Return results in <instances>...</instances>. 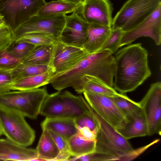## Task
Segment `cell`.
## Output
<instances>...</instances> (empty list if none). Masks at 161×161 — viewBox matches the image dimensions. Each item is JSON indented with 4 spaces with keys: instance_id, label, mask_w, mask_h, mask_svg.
Here are the masks:
<instances>
[{
    "instance_id": "cell-31",
    "label": "cell",
    "mask_w": 161,
    "mask_h": 161,
    "mask_svg": "<svg viewBox=\"0 0 161 161\" xmlns=\"http://www.w3.org/2000/svg\"><path fill=\"white\" fill-rule=\"evenodd\" d=\"M124 33L120 29H112L110 33L101 50H108L113 54L115 53L119 48V45Z\"/></svg>"
},
{
    "instance_id": "cell-11",
    "label": "cell",
    "mask_w": 161,
    "mask_h": 161,
    "mask_svg": "<svg viewBox=\"0 0 161 161\" xmlns=\"http://www.w3.org/2000/svg\"><path fill=\"white\" fill-rule=\"evenodd\" d=\"M147 126V135L161 133V83L152 84L147 93L139 102Z\"/></svg>"
},
{
    "instance_id": "cell-30",
    "label": "cell",
    "mask_w": 161,
    "mask_h": 161,
    "mask_svg": "<svg viewBox=\"0 0 161 161\" xmlns=\"http://www.w3.org/2000/svg\"><path fill=\"white\" fill-rule=\"evenodd\" d=\"M48 131L60 152L55 161L69 160L71 156L69 152L68 142L62 137L55 132L50 130Z\"/></svg>"
},
{
    "instance_id": "cell-3",
    "label": "cell",
    "mask_w": 161,
    "mask_h": 161,
    "mask_svg": "<svg viewBox=\"0 0 161 161\" xmlns=\"http://www.w3.org/2000/svg\"><path fill=\"white\" fill-rule=\"evenodd\" d=\"M46 88L9 91L0 94V107L18 112L25 117L36 119L48 94Z\"/></svg>"
},
{
    "instance_id": "cell-15",
    "label": "cell",
    "mask_w": 161,
    "mask_h": 161,
    "mask_svg": "<svg viewBox=\"0 0 161 161\" xmlns=\"http://www.w3.org/2000/svg\"><path fill=\"white\" fill-rule=\"evenodd\" d=\"M88 26L89 24L75 11L66 15L64 27L58 40L69 45L83 47Z\"/></svg>"
},
{
    "instance_id": "cell-40",
    "label": "cell",
    "mask_w": 161,
    "mask_h": 161,
    "mask_svg": "<svg viewBox=\"0 0 161 161\" xmlns=\"http://www.w3.org/2000/svg\"><path fill=\"white\" fill-rule=\"evenodd\" d=\"M5 25V23L3 16L0 14V26Z\"/></svg>"
},
{
    "instance_id": "cell-38",
    "label": "cell",
    "mask_w": 161,
    "mask_h": 161,
    "mask_svg": "<svg viewBox=\"0 0 161 161\" xmlns=\"http://www.w3.org/2000/svg\"><path fill=\"white\" fill-rule=\"evenodd\" d=\"M78 128V133L81 136L85 139L95 141L98 131L97 128L94 131H92L86 127H84Z\"/></svg>"
},
{
    "instance_id": "cell-13",
    "label": "cell",
    "mask_w": 161,
    "mask_h": 161,
    "mask_svg": "<svg viewBox=\"0 0 161 161\" xmlns=\"http://www.w3.org/2000/svg\"><path fill=\"white\" fill-rule=\"evenodd\" d=\"M152 39L156 45L161 43V5L147 18L132 30L124 33L119 48L129 44L141 37Z\"/></svg>"
},
{
    "instance_id": "cell-29",
    "label": "cell",
    "mask_w": 161,
    "mask_h": 161,
    "mask_svg": "<svg viewBox=\"0 0 161 161\" xmlns=\"http://www.w3.org/2000/svg\"><path fill=\"white\" fill-rule=\"evenodd\" d=\"M36 45L14 40L6 49L11 56L21 60L26 57Z\"/></svg>"
},
{
    "instance_id": "cell-41",
    "label": "cell",
    "mask_w": 161,
    "mask_h": 161,
    "mask_svg": "<svg viewBox=\"0 0 161 161\" xmlns=\"http://www.w3.org/2000/svg\"><path fill=\"white\" fill-rule=\"evenodd\" d=\"M3 135L2 131L0 125V136Z\"/></svg>"
},
{
    "instance_id": "cell-21",
    "label": "cell",
    "mask_w": 161,
    "mask_h": 161,
    "mask_svg": "<svg viewBox=\"0 0 161 161\" xmlns=\"http://www.w3.org/2000/svg\"><path fill=\"white\" fill-rule=\"evenodd\" d=\"M42 130L36 149L38 158L34 161H55L59 154V151L48 130Z\"/></svg>"
},
{
    "instance_id": "cell-42",
    "label": "cell",
    "mask_w": 161,
    "mask_h": 161,
    "mask_svg": "<svg viewBox=\"0 0 161 161\" xmlns=\"http://www.w3.org/2000/svg\"><path fill=\"white\" fill-rule=\"evenodd\" d=\"M86 0H80L81 3L82 4Z\"/></svg>"
},
{
    "instance_id": "cell-12",
    "label": "cell",
    "mask_w": 161,
    "mask_h": 161,
    "mask_svg": "<svg viewBox=\"0 0 161 161\" xmlns=\"http://www.w3.org/2000/svg\"><path fill=\"white\" fill-rule=\"evenodd\" d=\"M89 54L83 47L69 45L56 40L53 43L50 65L54 75L72 68Z\"/></svg>"
},
{
    "instance_id": "cell-1",
    "label": "cell",
    "mask_w": 161,
    "mask_h": 161,
    "mask_svg": "<svg viewBox=\"0 0 161 161\" xmlns=\"http://www.w3.org/2000/svg\"><path fill=\"white\" fill-rule=\"evenodd\" d=\"M148 55L141 43L130 45L115 53L113 87L116 90L124 94L133 91L151 76Z\"/></svg>"
},
{
    "instance_id": "cell-26",
    "label": "cell",
    "mask_w": 161,
    "mask_h": 161,
    "mask_svg": "<svg viewBox=\"0 0 161 161\" xmlns=\"http://www.w3.org/2000/svg\"><path fill=\"white\" fill-rule=\"evenodd\" d=\"M52 71L50 64H23L20 63L11 70L13 82L23 78L36 75Z\"/></svg>"
},
{
    "instance_id": "cell-18",
    "label": "cell",
    "mask_w": 161,
    "mask_h": 161,
    "mask_svg": "<svg viewBox=\"0 0 161 161\" xmlns=\"http://www.w3.org/2000/svg\"><path fill=\"white\" fill-rule=\"evenodd\" d=\"M42 130L46 129L62 137L67 142L73 135L77 133L78 128L75 119L64 117L47 118L42 122Z\"/></svg>"
},
{
    "instance_id": "cell-2",
    "label": "cell",
    "mask_w": 161,
    "mask_h": 161,
    "mask_svg": "<svg viewBox=\"0 0 161 161\" xmlns=\"http://www.w3.org/2000/svg\"><path fill=\"white\" fill-rule=\"evenodd\" d=\"M113 70L110 57L105 51H100L89 54L69 70L54 74L49 83L58 91L70 87L75 90L84 75L94 76L106 82L110 78Z\"/></svg>"
},
{
    "instance_id": "cell-22",
    "label": "cell",
    "mask_w": 161,
    "mask_h": 161,
    "mask_svg": "<svg viewBox=\"0 0 161 161\" xmlns=\"http://www.w3.org/2000/svg\"><path fill=\"white\" fill-rule=\"evenodd\" d=\"M54 75L52 71L41 74L25 77L14 81L11 86V90H26L39 88L49 83V80Z\"/></svg>"
},
{
    "instance_id": "cell-10",
    "label": "cell",
    "mask_w": 161,
    "mask_h": 161,
    "mask_svg": "<svg viewBox=\"0 0 161 161\" xmlns=\"http://www.w3.org/2000/svg\"><path fill=\"white\" fill-rule=\"evenodd\" d=\"M83 93L90 106L115 130L121 129L125 126L128 120L111 97L86 92Z\"/></svg>"
},
{
    "instance_id": "cell-27",
    "label": "cell",
    "mask_w": 161,
    "mask_h": 161,
    "mask_svg": "<svg viewBox=\"0 0 161 161\" xmlns=\"http://www.w3.org/2000/svg\"><path fill=\"white\" fill-rule=\"evenodd\" d=\"M111 98L128 119L142 110L139 103L132 100L125 94L120 93L119 95Z\"/></svg>"
},
{
    "instance_id": "cell-7",
    "label": "cell",
    "mask_w": 161,
    "mask_h": 161,
    "mask_svg": "<svg viewBox=\"0 0 161 161\" xmlns=\"http://www.w3.org/2000/svg\"><path fill=\"white\" fill-rule=\"evenodd\" d=\"M25 117L18 112L0 107V125L3 135L15 143L27 147L34 142L35 133Z\"/></svg>"
},
{
    "instance_id": "cell-24",
    "label": "cell",
    "mask_w": 161,
    "mask_h": 161,
    "mask_svg": "<svg viewBox=\"0 0 161 161\" xmlns=\"http://www.w3.org/2000/svg\"><path fill=\"white\" fill-rule=\"evenodd\" d=\"M68 143L70 154L74 157L92 153L96 150V141L85 139L78 133L71 137Z\"/></svg>"
},
{
    "instance_id": "cell-19",
    "label": "cell",
    "mask_w": 161,
    "mask_h": 161,
    "mask_svg": "<svg viewBox=\"0 0 161 161\" xmlns=\"http://www.w3.org/2000/svg\"><path fill=\"white\" fill-rule=\"evenodd\" d=\"M74 90L79 94L86 92L109 97L117 96L120 94L113 87L108 85L98 77L88 75H84L81 79Z\"/></svg>"
},
{
    "instance_id": "cell-4",
    "label": "cell",
    "mask_w": 161,
    "mask_h": 161,
    "mask_svg": "<svg viewBox=\"0 0 161 161\" xmlns=\"http://www.w3.org/2000/svg\"><path fill=\"white\" fill-rule=\"evenodd\" d=\"M87 109L80 95L61 91L48 94L42 104L40 114L46 117L75 119L87 112Z\"/></svg>"
},
{
    "instance_id": "cell-8",
    "label": "cell",
    "mask_w": 161,
    "mask_h": 161,
    "mask_svg": "<svg viewBox=\"0 0 161 161\" xmlns=\"http://www.w3.org/2000/svg\"><path fill=\"white\" fill-rule=\"evenodd\" d=\"M46 3L45 0H0V14L13 32L37 15Z\"/></svg>"
},
{
    "instance_id": "cell-14",
    "label": "cell",
    "mask_w": 161,
    "mask_h": 161,
    "mask_svg": "<svg viewBox=\"0 0 161 161\" xmlns=\"http://www.w3.org/2000/svg\"><path fill=\"white\" fill-rule=\"evenodd\" d=\"M113 8L110 0H86L76 11L88 23L111 28Z\"/></svg>"
},
{
    "instance_id": "cell-34",
    "label": "cell",
    "mask_w": 161,
    "mask_h": 161,
    "mask_svg": "<svg viewBox=\"0 0 161 161\" xmlns=\"http://www.w3.org/2000/svg\"><path fill=\"white\" fill-rule=\"evenodd\" d=\"M75 121L78 128L86 127L92 131L97 128L95 120L89 110L87 112L75 119Z\"/></svg>"
},
{
    "instance_id": "cell-5",
    "label": "cell",
    "mask_w": 161,
    "mask_h": 161,
    "mask_svg": "<svg viewBox=\"0 0 161 161\" xmlns=\"http://www.w3.org/2000/svg\"><path fill=\"white\" fill-rule=\"evenodd\" d=\"M81 97L98 127L95 152L110 155L116 158L132 149L128 140L117 132L90 106L85 98Z\"/></svg>"
},
{
    "instance_id": "cell-25",
    "label": "cell",
    "mask_w": 161,
    "mask_h": 161,
    "mask_svg": "<svg viewBox=\"0 0 161 161\" xmlns=\"http://www.w3.org/2000/svg\"><path fill=\"white\" fill-rule=\"evenodd\" d=\"M82 4H76L60 0L51 1L46 2L37 15L44 16L66 15L75 12Z\"/></svg>"
},
{
    "instance_id": "cell-23",
    "label": "cell",
    "mask_w": 161,
    "mask_h": 161,
    "mask_svg": "<svg viewBox=\"0 0 161 161\" xmlns=\"http://www.w3.org/2000/svg\"><path fill=\"white\" fill-rule=\"evenodd\" d=\"M53 48V44L36 45L28 55L22 60L21 63L50 65Z\"/></svg>"
},
{
    "instance_id": "cell-37",
    "label": "cell",
    "mask_w": 161,
    "mask_h": 161,
    "mask_svg": "<svg viewBox=\"0 0 161 161\" xmlns=\"http://www.w3.org/2000/svg\"><path fill=\"white\" fill-rule=\"evenodd\" d=\"M116 158L110 155L95 152L80 157H74L69 160L109 161H115Z\"/></svg>"
},
{
    "instance_id": "cell-17",
    "label": "cell",
    "mask_w": 161,
    "mask_h": 161,
    "mask_svg": "<svg viewBox=\"0 0 161 161\" xmlns=\"http://www.w3.org/2000/svg\"><path fill=\"white\" fill-rule=\"evenodd\" d=\"M111 29L108 26L95 23L89 24L87 35L83 48L89 54L101 51Z\"/></svg>"
},
{
    "instance_id": "cell-35",
    "label": "cell",
    "mask_w": 161,
    "mask_h": 161,
    "mask_svg": "<svg viewBox=\"0 0 161 161\" xmlns=\"http://www.w3.org/2000/svg\"><path fill=\"white\" fill-rule=\"evenodd\" d=\"M14 40L12 31L8 26H0V51L7 48Z\"/></svg>"
},
{
    "instance_id": "cell-32",
    "label": "cell",
    "mask_w": 161,
    "mask_h": 161,
    "mask_svg": "<svg viewBox=\"0 0 161 161\" xmlns=\"http://www.w3.org/2000/svg\"><path fill=\"white\" fill-rule=\"evenodd\" d=\"M8 52L6 48L0 51V70H12L21 62Z\"/></svg>"
},
{
    "instance_id": "cell-39",
    "label": "cell",
    "mask_w": 161,
    "mask_h": 161,
    "mask_svg": "<svg viewBox=\"0 0 161 161\" xmlns=\"http://www.w3.org/2000/svg\"><path fill=\"white\" fill-rule=\"evenodd\" d=\"M64 2H69L76 4L79 5L82 4L80 0H60Z\"/></svg>"
},
{
    "instance_id": "cell-6",
    "label": "cell",
    "mask_w": 161,
    "mask_h": 161,
    "mask_svg": "<svg viewBox=\"0 0 161 161\" xmlns=\"http://www.w3.org/2000/svg\"><path fill=\"white\" fill-rule=\"evenodd\" d=\"M161 5V0H128L113 19L112 29L124 32L136 27Z\"/></svg>"
},
{
    "instance_id": "cell-16",
    "label": "cell",
    "mask_w": 161,
    "mask_h": 161,
    "mask_svg": "<svg viewBox=\"0 0 161 161\" xmlns=\"http://www.w3.org/2000/svg\"><path fill=\"white\" fill-rule=\"evenodd\" d=\"M38 158L36 149L19 145L7 138H0V160L34 161Z\"/></svg>"
},
{
    "instance_id": "cell-28",
    "label": "cell",
    "mask_w": 161,
    "mask_h": 161,
    "mask_svg": "<svg viewBox=\"0 0 161 161\" xmlns=\"http://www.w3.org/2000/svg\"><path fill=\"white\" fill-rule=\"evenodd\" d=\"M56 40L57 39L55 37L50 35L42 33L32 32L25 34L15 40L38 45L53 44Z\"/></svg>"
},
{
    "instance_id": "cell-33",
    "label": "cell",
    "mask_w": 161,
    "mask_h": 161,
    "mask_svg": "<svg viewBox=\"0 0 161 161\" xmlns=\"http://www.w3.org/2000/svg\"><path fill=\"white\" fill-rule=\"evenodd\" d=\"M159 141L160 139H156L147 145L136 149H133L130 151L117 157L115 161H130L133 160L143 153L150 147Z\"/></svg>"
},
{
    "instance_id": "cell-9",
    "label": "cell",
    "mask_w": 161,
    "mask_h": 161,
    "mask_svg": "<svg viewBox=\"0 0 161 161\" xmlns=\"http://www.w3.org/2000/svg\"><path fill=\"white\" fill-rule=\"evenodd\" d=\"M66 16L34 15L12 32L14 40L18 39L25 34L32 32L47 34L58 39L64 27Z\"/></svg>"
},
{
    "instance_id": "cell-20",
    "label": "cell",
    "mask_w": 161,
    "mask_h": 161,
    "mask_svg": "<svg viewBox=\"0 0 161 161\" xmlns=\"http://www.w3.org/2000/svg\"><path fill=\"white\" fill-rule=\"evenodd\" d=\"M128 120L123 128L116 130L124 138L128 140L147 135V123L142 110L128 119Z\"/></svg>"
},
{
    "instance_id": "cell-36",
    "label": "cell",
    "mask_w": 161,
    "mask_h": 161,
    "mask_svg": "<svg viewBox=\"0 0 161 161\" xmlns=\"http://www.w3.org/2000/svg\"><path fill=\"white\" fill-rule=\"evenodd\" d=\"M11 70H0V94L11 90L13 82Z\"/></svg>"
}]
</instances>
